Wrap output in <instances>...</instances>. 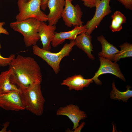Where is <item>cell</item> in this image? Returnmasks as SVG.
<instances>
[{
    "mask_svg": "<svg viewBox=\"0 0 132 132\" xmlns=\"http://www.w3.org/2000/svg\"><path fill=\"white\" fill-rule=\"evenodd\" d=\"M9 66L12 70L11 81L21 92L27 91L34 86L41 84L42 80L41 68L33 58L18 55L12 60Z\"/></svg>",
    "mask_w": 132,
    "mask_h": 132,
    "instance_id": "1",
    "label": "cell"
},
{
    "mask_svg": "<svg viewBox=\"0 0 132 132\" xmlns=\"http://www.w3.org/2000/svg\"><path fill=\"white\" fill-rule=\"evenodd\" d=\"M41 22L35 19L30 18L11 22L10 26L23 35L26 46L29 47L36 44L40 40L38 30Z\"/></svg>",
    "mask_w": 132,
    "mask_h": 132,
    "instance_id": "2",
    "label": "cell"
},
{
    "mask_svg": "<svg viewBox=\"0 0 132 132\" xmlns=\"http://www.w3.org/2000/svg\"><path fill=\"white\" fill-rule=\"evenodd\" d=\"M75 40H71L69 43L65 44L58 52L54 53L49 50H44L38 46L36 44L32 46L33 53L40 57L53 69L56 74H58L60 71V65L63 58L68 56L75 46Z\"/></svg>",
    "mask_w": 132,
    "mask_h": 132,
    "instance_id": "3",
    "label": "cell"
},
{
    "mask_svg": "<svg viewBox=\"0 0 132 132\" xmlns=\"http://www.w3.org/2000/svg\"><path fill=\"white\" fill-rule=\"evenodd\" d=\"M20 96L25 110L37 116L42 115L45 101L41 84L34 86L27 91L21 92Z\"/></svg>",
    "mask_w": 132,
    "mask_h": 132,
    "instance_id": "4",
    "label": "cell"
},
{
    "mask_svg": "<svg viewBox=\"0 0 132 132\" xmlns=\"http://www.w3.org/2000/svg\"><path fill=\"white\" fill-rule=\"evenodd\" d=\"M17 5L19 13L16 16V21L30 18L40 22L47 21V15L41 10V0H30L27 2L18 0Z\"/></svg>",
    "mask_w": 132,
    "mask_h": 132,
    "instance_id": "5",
    "label": "cell"
},
{
    "mask_svg": "<svg viewBox=\"0 0 132 132\" xmlns=\"http://www.w3.org/2000/svg\"><path fill=\"white\" fill-rule=\"evenodd\" d=\"M71 2L68 0H65L61 18L65 25L67 27L83 25L84 22L81 19L83 13L80 7L78 4L73 5Z\"/></svg>",
    "mask_w": 132,
    "mask_h": 132,
    "instance_id": "6",
    "label": "cell"
},
{
    "mask_svg": "<svg viewBox=\"0 0 132 132\" xmlns=\"http://www.w3.org/2000/svg\"><path fill=\"white\" fill-rule=\"evenodd\" d=\"M100 66L97 72L92 78L95 83L98 85L102 84V82L99 78L100 75L109 73L114 75L125 82L126 79L122 73L119 65L117 62L112 61L105 58L99 56Z\"/></svg>",
    "mask_w": 132,
    "mask_h": 132,
    "instance_id": "7",
    "label": "cell"
},
{
    "mask_svg": "<svg viewBox=\"0 0 132 132\" xmlns=\"http://www.w3.org/2000/svg\"><path fill=\"white\" fill-rule=\"evenodd\" d=\"M110 0H101L97 4L94 16L85 25L87 29L86 33V34L90 35L99 25L103 19L111 13L110 5Z\"/></svg>",
    "mask_w": 132,
    "mask_h": 132,
    "instance_id": "8",
    "label": "cell"
},
{
    "mask_svg": "<svg viewBox=\"0 0 132 132\" xmlns=\"http://www.w3.org/2000/svg\"><path fill=\"white\" fill-rule=\"evenodd\" d=\"M21 92L12 91L0 94V107L7 110H25L21 97Z\"/></svg>",
    "mask_w": 132,
    "mask_h": 132,
    "instance_id": "9",
    "label": "cell"
},
{
    "mask_svg": "<svg viewBox=\"0 0 132 132\" xmlns=\"http://www.w3.org/2000/svg\"><path fill=\"white\" fill-rule=\"evenodd\" d=\"M56 115L68 117L73 124V130L79 126L81 120H84L87 116L85 112L81 110L77 105L72 104L59 108Z\"/></svg>",
    "mask_w": 132,
    "mask_h": 132,
    "instance_id": "10",
    "label": "cell"
},
{
    "mask_svg": "<svg viewBox=\"0 0 132 132\" xmlns=\"http://www.w3.org/2000/svg\"><path fill=\"white\" fill-rule=\"evenodd\" d=\"M87 30L84 25L75 26L72 30L69 31L55 32L51 44L52 46L55 47L62 44L66 39L74 40L77 35L86 33Z\"/></svg>",
    "mask_w": 132,
    "mask_h": 132,
    "instance_id": "11",
    "label": "cell"
},
{
    "mask_svg": "<svg viewBox=\"0 0 132 132\" xmlns=\"http://www.w3.org/2000/svg\"><path fill=\"white\" fill-rule=\"evenodd\" d=\"M56 29L55 25H47L45 22H41L38 33L42 45L43 49L49 51L51 49V42Z\"/></svg>",
    "mask_w": 132,
    "mask_h": 132,
    "instance_id": "12",
    "label": "cell"
},
{
    "mask_svg": "<svg viewBox=\"0 0 132 132\" xmlns=\"http://www.w3.org/2000/svg\"><path fill=\"white\" fill-rule=\"evenodd\" d=\"M65 4V0H49L47 7L49 10V13L47 15V21L49 24L55 25L61 15Z\"/></svg>",
    "mask_w": 132,
    "mask_h": 132,
    "instance_id": "13",
    "label": "cell"
},
{
    "mask_svg": "<svg viewBox=\"0 0 132 132\" xmlns=\"http://www.w3.org/2000/svg\"><path fill=\"white\" fill-rule=\"evenodd\" d=\"M92 78L85 79L81 75H75L63 80L61 85L67 86L70 90H82L84 88L88 87L93 82Z\"/></svg>",
    "mask_w": 132,
    "mask_h": 132,
    "instance_id": "14",
    "label": "cell"
},
{
    "mask_svg": "<svg viewBox=\"0 0 132 132\" xmlns=\"http://www.w3.org/2000/svg\"><path fill=\"white\" fill-rule=\"evenodd\" d=\"M92 38L90 35L83 33L77 35L74 40L75 45L83 51L89 58L94 60L95 58L91 53L93 49Z\"/></svg>",
    "mask_w": 132,
    "mask_h": 132,
    "instance_id": "15",
    "label": "cell"
},
{
    "mask_svg": "<svg viewBox=\"0 0 132 132\" xmlns=\"http://www.w3.org/2000/svg\"><path fill=\"white\" fill-rule=\"evenodd\" d=\"M97 39L100 43L102 47L101 51L98 53V55L113 61L115 55L119 51L116 47L109 43L103 35L98 36Z\"/></svg>",
    "mask_w": 132,
    "mask_h": 132,
    "instance_id": "16",
    "label": "cell"
},
{
    "mask_svg": "<svg viewBox=\"0 0 132 132\" xmlns=\"http://www.w3.org/2000/svg\"><path fill=\"white\" fill-rule=\"evenodd\" d=\"M12 70L9 68L7 70L1 72L0 74V94L6 93L9 91H15L21 92L11 80Z\"/></svg>",
    "mask_w": 132,
    "mask_h": 132,
    "instance_id": "17",
    "label": "cell"
},
{
    "mask_svg": "<svg viewBox=\"0 0 132 132\" xmlns=\"http://www.w3.org/2000/svg\"><path fill=\"white\" fill-rule=\"evenodd\" d=\"M112 87V90L110 94V98L112 99L121 100L124 102L126 103L128 99L132 97V90L130 89L131 87L130 86H127L126 91L121 92L116 88L113 81Z\"/></svg>",
    "mask_w": 132,
    "mask_h": 132,
    "instance_id": "18",
    "label": "cell"
},
{
    "mask_svg": "<svg viewBox=\"0 0 132 132\" xmlns=\"http://www.w3.org/2000/svg\"><path fill=\"white\" fill-rule=\"evenodd\" d=\"M112 21L110 28L113 32H118L122 29V25L125 23L126 18L119 11H115L111 16Z\"/></svg>",
    "mask_w": 132,
    "mask_h": 132,
    "instance_id": "19",
    "label": "cell"
},
{
    "mask_svg": "<svg viewBox=\"0 0 132 132\" xmlns=\"http://www.w3.org/2000/svg\"><path fill=\"white\" fill-rule=\"evenodd\" d=\"M119 47L120 48V51L115 55L113 61L117 62L121 58L132 56V44L126 42Z\"/></svg>",
    "mask_w": 132,
    "mask_h": 132,
    "instance_id": "20",
    "label": "cell"
},
{
    "mask_svg": "<svg viewBox=\"0 0 132 132\" xmlns=\"http://www.w3.org/2000/svg\"><path fill=\"white\" fill-rule=\"evenodd\" d=\"M14 54H12L8 57H4L0 54V66H6L10 65L12 60L15 57Z\"/></svg>",
    "mask_w": 132,
    "mask_h": 132,
    "instance_id": "21",
    "label": "cell"
},
{
    "mask_svg": "<svg viewBox=\"0 0 132 132\" xmlns=\"http://www.w3.org/2000/svg\"><path fill=\"white\" fill-rule=\"evenodd\" d=\"M83 2L86 7L92 8L95 7L97 5L101 0H79Z\"/></svg>",
    "mask_w": 132,
    "mask_h": 132,
    "instance_id": "22",
    "label": "cell"
},
{
    "mask_svg": "<svg viewBox=\"0 0 132 132\" xmlns=\"http://www.w3.org/2000/svg\"><path fill=\"white\" fill-rule=\"evenodd\" d=\"M127 9L132 10V0H117Z\"/></svg>",
    "mask_w": 132,
    "mask_h": 132,
    "instance_id": "23",
    "label": "cell"
},
{
    "mask_svg": "<svg viewBox=\"0 0 132 132\" xmlns=\"http://www.w3.org/2000/svg\"><path fill=\"white\" fill-rule=\"evenodd\" d=\"M5 22H4L0 21V34L1 33L7 35L9 34V33L7 30L4 28L3 26L4 25ZM1 48V46L0 43V49Z\"/></svg>",
    "mask_w": 132,
    "mask_h": 132,
    "instance_id": "24",
    "label": "cell"
},
{
    "mask_svg": "<svg viewBox=\"0 0 132 132\" xmlns=\"http://www.w3.org/2000/svg\"><path fill=\"white\" fill-rule=\"evenodd\" d=\"M49 0H41V9L44 11L46 10L47 7V4Z\"/></svg>",
    "mask_w": 132,
    "mask_h": 132,
    "instance_id": "25",
    "label": "cell"
},
{
    "mask_svg": "<svg viewBox=\"0 0 132 132\" xmlns=\"http://www.w3.org/2000/svg\"><path fill=\"white\" fill-rule=\"evenodd\" d=\"M85 124V122H83L80 125H79L77 128L73 130H74L73 132H80L81 129L84 127Z\"/></svg>",
    "mask_w": 132,
    "mask_h": 132,
    "instance_id": "26",
    "label": "cell"
},
{
    "mask_svg": "<svg viewBox=\"0 0 132 132\" xmlns=\"http://www.w3.org/2000/svg\"><path fill=\"white\" fill-rule=\"evenodd\" d=\"M22 1L24 2H27L30 0H22Z\"/></svg>",
    "mask_w": 132,
    "mask_h": 132,
    "instance_id": "27",
    "label": "cell"
},
{
    "mask_svg": "<svg viewBox=\"0 0 132 132\" xmlns=\"http://www.w3.org/2000/svg\"><path fill=\"white\" fill-rule=\"evenodd\" d=\"M69 0L70 1H71V2H72L73 0Z\"/></svg>",
    "mask_w": 132,
    "mask_h": 132,
    "instance_id": "28",
    "label": "cell"
}]
</instances>
